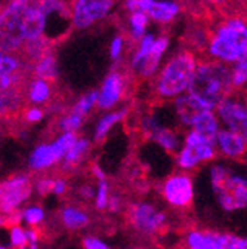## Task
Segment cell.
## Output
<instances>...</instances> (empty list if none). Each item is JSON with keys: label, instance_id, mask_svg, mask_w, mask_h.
<instances>
[{"label": "cell", "instance_id": "6da1fadb", "mask_svg": "<svg viewBox=\"0 0 247 249\" xmlns=\"http://www.w3.org/2000/svg\"><path fill=\"white\" fill-rule=\"evenodd\" d=\"M204 58L227 66L247 59V19L232 15L216 24L209 31Z\"/></svg>", "mask_w": 247, "mask_h": 249}, {"label": "cell", "instance_id": "7a4b0ae2", "mask_svg": "<svg viewBox=\"0 0 247 249\" xmlns=\"http://www.w3.org/2000/svg\"><path fill=\"white\" fill-rule=\"evenodd\" d=\"M198 56L191 49H179L162 66L154 77V95L159 100H176L190 90L198 67Z\"/></svg>", "mask_w": 247, "mask_h": 249}, {"label": "cell", "instance_id": "3957f363", "mask_svg": "<svg viewBox=\"0 0 247 249\" xmlns=\"http://www.w3.org/2000/svg\"><path fill=\"white\" fill-rule=\"evenodd\" d=\"M188 92L206 108L216 110L235 92L231 82V67L207 58L200 59Z\"/></svg>", "mask_w": 247, "mask_h": 249}, {"label": "cell", "instance_id": "277c9868", "mask_svg": "<svg viewBox=\"0 0 247 249\" xmlns=\"http://www.w3.org/2000/svg\"><path fill=\"white\" fill-rule=\"evenodd\" d=\"M170 45L167 35L156 36L154 33H147L136 45L129 59V69L132 74L139 79L156 77L162 69L163 56Z\"/></svg>", "mask_w": 247, "mask_h": 249}, {"label": "cell", "instance_id": "5b68a950", "mask_svg": "<svg viewBox=\"0 0 247 249\" xmlns=\"http://www.w3.org/2000/svg\"><path fill=\"white\" fill-rule=\"evenodd\" d=\"M212 187L219 199V203L227 211L247 208V179L231 175L221 166L212 168Z\"/></svg>", "mask_w": 247, "mask_h": 249}, {"label": "cell", "instance_id": "8992f818", "mask_svg": "<svg viewBox=\"0 0 247 249\" xmlns=\"http://www.w3.org/2000/svg\"><path fill=\"white\" fill-rule=\"evenodd\" d=\"M45 14L46 30L45 37L52 45L63 39L73 28L71 19V2L70 0H39Z\"/></svg>", "mask_w": 247, "mask_h": 249}, {"label": "cell", "instance_id": "52a82bcc", "mask_svg": "<svg viewBox=\"0 0 247 249\" xmlns=\"http://www.w3.org/2000/svg\"><path fill=\"white\" fill-rule=\"evenodd\" d=\"M115 3L117 0H71L73 28H92L113 12Z\"/></svg>", "mask_w": 247, "mask_h": 249}, {"label": "cell", "instance_id": "ba28073f", "mask_svg": "<svg viewBox=\"0 0 247 249\" xmlns=\"http://www.w3.org/2000/svg\"><path fill=\"white\" fill-rule=\"evenodd\" d=\"M216 158V145L206 141L196 131H190L185 137L183 148L178 154V165L182 169H194L203 162Z\"/></svg>", "mask_w": 247, "mask_h": 249}, {"label": "cell", "instance_id": "9c48e42d", "mask_svg": "<svg viewBox=\"0 0 247 249\" xmlns=\"http://www.w3.org/2000/svg\"><path fill=\"white\" fill-rule=\"evenodd\" d=\"M128 12H145L151 21L160 25L172 24L181 14L176 0H125Z\"/></svg>", "mask_w": 247, "mask_h": 249}, {"label": "cell", "instance_id": "30bf717a", "mask_svg": "<svg viewBox=\"0 0 247 249\" xmlns=\"http://www.w3.org/2000/svg\"><path fill=\"white\" fill-rule=\"evenodd\" d=\"M129 223L144 233H163L166 230V215L154 205L138 202L129 206Z\"/></svg>", "mask_w": 247, "mask_h": 249}, {"label": "cell", "instance_id": "8fae6325", "mask_svg": "<svg viewBox=\"0 0 247 249\" xmlns=\"http://www.w3.org/2000/svg\"><path fill=\"white\" fill-rule=\"evenodd\" d=\"M163 199L176 209H187L193 205V179L187 174H173L162 185Z\"/></svg>", "mask_w": 247, "mask_h": 249}, {"label": "cell", "instance_id": "7c38bea8", "mask_svg": "<svg viewBox=\"0 0 247 249\" xmlns=\"http://www.w3.org/2000/svg\"><path fill=\"white\" fill-rule=\"evenodd\" d=\"M219 120L225 124L227 129L243 135L247 140V108L235 93H231L216 108Z\"/></svg>", "mask_w": 247, "mask_h": 249}, {"label": "cell", "instance_id": "4fadbf2b", "mask_svg": "<svg viewBox=\"0 0 247 249\" xmlns=\"http://www.w3.org/2000/svg\"><path fill=\"white\" fill-rule=\"evenodd\" d=\"M32 181L25 174H15L2 184V212L8 213L16 211V208L32 195Z\"/></svg>", "mask_w": 247, "mask_h": 249}, {"label": "cell", "instance_id": "5bb4252c", "mask_svg": "<svg viewBox=\"0 0 247 249\" xmlns=\"http://www.w3.org/2000/svg\"><path fill=\"white\" fill-rule=\"evenodd\" d=\"M126 92H128V76L117 69L111 70L105 76V79L98 90V106L97 107L101 110H110V108L115 107L123 98L126 97Z\"/></svg>", "mask_w": 247, "mask_h": 249}, {"label": "cell", "instance_id": "9a60e30c", "mask_svg": "<svg viewBox=\"0 0 247 249\" xmlns=\"http://www.w3.org/2000/svg\"><path fill=\"white\" fill-rule=\"evenodd\" d=\"M216 147L225 158L234 160H243L247 153V140L230 129H221L216 140Z\"/></svg>", "mask_w": 247, "mask_h": 249}, {"label": "cell", "instance_id": "2e32d148", "mask_svg": "<svg viewBox=\"0 0 247 249\" xmlns=\"http://www.w3.org/2000/svg\"><path fill=\"white\" fill-rule=\"evenodd\" d=\"M187 249H227L225 234L209 230H193L185 237Z\"/></svg>", "mask_w": 247, "mask_h": 249}, {"label": "cell", "instance_id": "e0dca14e", "mask_svg": "<svg viewBox=\"0 0 247 249\" xmlns=\"http://www.w3.org/2000/svg\"><path fill=\"white\" fill-rule=\"evenodd\" d=\"M204 110H209V108H206L201 103H198L190 92L183 93V95L175 100V111L183 126L193 128V123Z\"/></svg>", "mask_w": 247, "mask_h": 249}, {"label": "cell", "instance_id": "ac0fdd59", "mask_svg": "<svg viewBox=\"0 0 247 249\" xmlns=\"http://www.w3.org/2000/svg\"><path fill=\"white\" fill-rule=\"evenodd\" d=\"M25 97L30 104L36 107L49 104L53 98V82L33 77L25 88Z\"/></svg>", "mask_w": 247, "mask_h": 249}, {"label": "cell", "instance_id": "d6986e66", "mask_svg": "<svg viewBox=\"0 0 247 249\" xmlns=\"http://www.w3.org/2000/svg\"><path fill=\"white\" fill-rule=\"evenodd\" d=\"M193 131L201 135L206 141L216 145L219 134V117L214 113V110H204L193 123Z\"/></svg>", "mask_w": 247, "mask_h": 249}, {"label": "cell", "instance_id": "ffe728a7", "mask_svg": "<svg viewBox=\"0 0 247 249\" xmlns=\"http://www.w3.org/2000/svg\"><path fill=\"white\" fill-rule=\"evenodd\" d=\"M63 159H64L63 154L58 151V148L53 142L42 144L32 153V158H30V168L34 171H43Z\"/></svg>", "mask_w": 247, "mask_h": 249}, {"label": "cell", "instance_id": "44dd1931", "mask_svg": "<svg viewBox=\"0 0 247 249\" xmlns=\"http://www.w3.org/2000/svg\"><path fill=\"white\" fill-rule=\"evenodd\" d=\"M32 71L34 77L55 82L58 77V62H56L53 52L49 51L43 56H40L37 61H34L32 66Z\"/></svg>", "mask_w": 247, "mask_h": 249}, {"label": "cell", "instance_id": "7402d4cb", "mask_svg": "<svg viewBox=\"0 0 247 249\" xmlns=\"http://www.w3.org/2000/svg\"><path fill=\"white\" fill-rule=\"evenodd\" d=\"M149 17L145 12H129L128 15V37L132 43H138L148 31Z\"/></svg>", "mask_w": 247, "mask_h": 249}, {"label": "cell", "instance_id": "603a6c76", "mask_svg": "<svg viewBox=\"0 0 247 249\" xmlns=\"http://www.w3.org/2000/svg\"><path fill=\"white\" fill-rule=\"evenodd\" d=\"M0 71H2V76L22 77V73L25 71V64H24V58L21 56V53L2 52V58H0Z\"/></svg>", "mask_w": 247, "mask_h": 249}, {"label": "cell", "instance_id": "cb8c5ba5", "mask_svg": "<svg viewBox=\"0 0 247 249\" xmlns=\"http://www.w3.org/2000/svg\"><path fill=\"white\" fill-rule=\"evenodd\" d=\"M129 114V110L128 108H121V110H117V111H113L110 114H105L97 124V131H95V141L97 142H102L107 137V134L110 132V129L117 124L118 122L125 120Z\"/></svg>", "mask_w": 247, "mask_h": 249}, {"label": "cell", "instance_id": "d4e9b609", "mask_svg": "<svg viewBox=\"0 0 247 249\" xmlns=\"http://www.w3.org/2000/svg\"><path fill=\"white\" fill-rule=\"evenodd\" d=\"M61 218H63L64 226L70 230H79L89 224L87 213L80 211L79 208H73V206L64 208L63 213H61Z\"/></svg>", "mask_w": 247, "mask_h": 249}, {"label": "cell", "instance_id": "484cf974", "mask_svg": "<svg viewBox=\"0 0 247 249\" xmlns=\"http://www.w3.org/2000/svg\"><path fill=\"white\" fill-rule=\"evenodd\" d=\"M89 147H90V142L84 138H79L74 145L67 151L66 158L63 159V166L64 169H70V168H74L82 159L83 156L89 151Z\"/></svg>", "mask_w": 247, "mask_h": 249}, {"label": "cell", "instance_id": "4316f807", "mask_svg": "<svg viewBox=\"0 0 247 249\" xmlns=\"http://www.w3.org/2000/svg\"><path fill=\"white\" fill-rule=\"evenodd\" d=\"M95 106H98V90H90V92H86L84 95H82L74 103L71 110L83 117H87V114L92 111V108Z\"/></svg>", "mask_w": 247, "mask_h": 249}, {"label": "cell", "instance_id": "83f0119b", "mask_svg": "<svg viewBox=\"0 0 247 249\" xmlns=\"http://www.w3.org/2000/svg\"><path fill=\"white\" fill-rule=\"evenodd\" d=\"M231 67V82L234 90H244L247 88V59L238 61Z\"/></svg>", "mask_w": 247, "mask_h": 249}, {"label": "cell", "instance_id": "f1b7e54d", "mask_svg": "<svg viewBox=\"0 0 247 249\" xmlns=\"http://www.w3.org/2000/svg\"><path fill=\"white\" fill-rule=\"evenodd\" d=\"M129 37L125 36V35H115L111 42H110V48H108V52H110V59L114 62L117 66L118 62L121 61V58L125 56V52H126V45L129 43Z\"/></svg>", "mask_w": 247, "mask_h": 249}, {"label": "cell", "instance_id": "f546056e", "mask_svg": "<svg viewBox=\"0 0 247 249\" xmlns=\"http://www.w3.org/2000/svg\"><path fill=\"white\" fill-rule=\"evenodd\" d=\"M86 120V117L74 113L73 110H70L67 114H64L59 120V128L64 132H76L77 129H80V126L83 124V122Z\"/></svg>", "mask_w": 247, "mask_h": 249}, {"label": "cell", "instance_id": "4dcf8cb0", "mask_svg": "<svg viewBox=\"0 0 247 249\" xmlns=\"http://www.w3.org/2000/svg\"><path fill=\"white\" fill-rule=\"evenodd\" d=\"M11 242L14 249H24L30 242L27 237V231L21 229V226H15L11 229Z\"/></svg>", "mask_w": 247, "mask_h": 249}, {"label": "cell", "instance_id": "1f68e13d", "mask_svg": "<svg viewBox=\"0 0 247 249\" xmlns=\"http://www.w3.org/2000/svg\"><path fill=\"white\" fill-rule=\"evenodd\" d=\"M43 216H45V212L42 208L39 206H33V208H28L25 212H24V218L25 221L33 226V227H37V224H40L43 221Z\"/></svg>", "mask_w": 247, "mask_h": 249}, {"label": "cell", "instance_id": "d6a6232c", "mask_svg": "<svg viewBox=\"0 0 247 249\" xmlns=\"http://www.w3.org/2000/svg\"><path fill=\"white\" fill-rule=\"evenodd\" d=\"M43 116H45V111L40 107H36V106H30L24 111V120L28 122V123H37V122H40L43 119Z\"/></svg>", "mask_w": 247, "mask_h": 249}, {"label": "cell", "instance_id": "836d02e7", "mask_svg": "<svg viewBox=\"0 0 247 249\" xmlns=\"http://www.w3.org/2000/svg\"><path fill=\"white\" fill-rule=\"evenodd\" d=\"M110 197H108V185L105 181L99 182V189H98V197H97V208L104 209L108 206Z\"/></svg>", "mask_w": 247, "mask_h": 249}, {"label": "cell", "instance_id": "e575fe53", "mask_svg": "<svg viewBox=\"0 0 247 249\" xmlns=\"http://www.w3.org/2000/svg\"><path fill=\"white\" fill-rule=\"evenodd\" d=\"M227 249H247V239H241L232 234H225Z\"/></svg>", "mask_w": 247, "mask_h": 249}, {"label": "cell", "instance_id": "d590c367", "mask_svg": "<svg viewBox=\"0 0 247 249\" xmlns=\"http://www.w3.org/2000/svg\"><path fill=\"white\" fill-rule=\"evenodd\" d=\"M53 185H55V179H53V178H42V179L37 181L36 189H37V192H39L42 196H46V195H49L50 192L53 193Z\"/></svg>", "mask_w": 247, "mask_h": 249}, {"label": "cell", "instance_id": "8d00e7d4", "mask_svg": "<svg viewBox=\"0 0 247 249\" xmlns=\"http://www.w3.org/2000/svg\"><path fill=\"white\" fill-rule=\"evenodd\" d=\"M84 249H108V246L97 237H86L83 240Z\"/></svg>", "mask_w": 247, "mask_h": 249}, {"label": "cell", "instance_id": "74e56055", "mask_svg": "<svg viewBox=\"0 0 247 249\" xmlns=\"http://www.w3.org/2000/svg\"><path fill=\"white\" fill-rule=\"evenodd\" d=\"M64 192H66V181H64V179H55L53 193H56V195H63Z\"/></svg>", "mask_w": 247, "mask_h": 249}, {"label": "cell", "instance_id": "f35d334b", "mask_svg": "<svg viewBox=\"0 0 247 249\" xmlns=\"http://www.w3.org/2000/svg\"><path fill=\"white\" fill-rule=\"evenodd\" d=\"M207 3H210V5H213V6H222L227 0H206Z\"/></svg>", "mask_w": 247, "mask_h": 249}, {"label": "cell", "instance_id": "ab89813d", "mask_svg": "<svg viewBox=\"0 0 247 249\" xmlns=\"http://www.w3.org/2000/svg\"><path fill=\"white\" fill-rule=\"evenodd\" d=\"M94 174L101 179V181H104V178H105V175H104V172L98 168V166H94Z\"/></svg>", "mask_w": 247, "mask_h": 249}, {"label": "cell", "instance_id": "60d3db41", "mask_svg": "<svg viewBox=\"0 0 247 249\" xmlns=\"http://www.w3.org/2000/svg\"><path fill=\"white\" fill-rule=\"evenodd\" d=\"M243 103H244V106H246V108H247V88L243 90Z\"/></svg>", "mask_w": 247, "mask_h": 249}, {"label": "cell", "instance_id": "b9f144b4", "mask_svg": "<svg viewBox=\"0 0 247 249\" xmlns=\"http://www.w3.org/2000/svg\"><path fill=\"white\" fill-rule=\"evenodd\" d=\"M2 249H8V248H5V246H3V248H2Z\"/></svg>", "mask_w": 247, "mask_h": 249}]
</instances>
